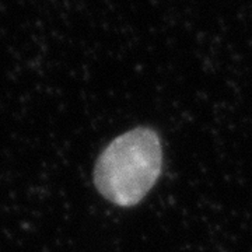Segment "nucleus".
I'll use <instances>...</instances> for the list:
<instances>
[{"instance_id": "1", "label": "nucleus", "mask_w": 252, "mask_h": 252, "mask_svg": "<svg viewBox=\"0 0 252 252\" xmlns=\"http://www.w3.org/2000/svg\"><path fill=\"white\" fill-rule=\"evenodd\" d=\"M162 167L158 135L136 127L118 136L99 154L94 184L104 198L122 207L137 205L153 188Z\"/></svg>"}]
</instances>
